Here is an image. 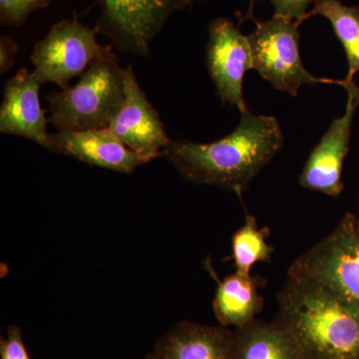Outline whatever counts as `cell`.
Wrapping results in <instances>:
<instances>
[{
	"mask_svg": "<svg viewBox=\"0 0 359 359\" xmlns=\"http://www.w3.org/2000/svg\"><path fill=\"white\" fill-rule=\"evenodd\" d=\"M241 114L235 131L221 140L171 141L164 156L188 181L233 191L242 199L252 180L282 148L283 135L275 117L250 110Z\"/></svg>",
	"mask_w": 359,
	"mask_h": 359,
	"instance_id": "obj_1",
	"label": "cell"
},
{
	"mask_svg": "<svg viewBox=\"0 0 359 359\" xmlns=\"http://www.w3.org/2000/svg\"><path fill=\"white\" fill-rule=\"evenodd\" d=\"M275 323L304 359H359V306L325 285L290 276L278 294Z\"/></svg>",
	"mask_w": 359,
	"mask_h": 359,
	"instance_id": "obj_2",
	"label": "cell"
},
{
	"mask_svg": "<svg viewBox=\"0 0 359 359\" xmlns=\"http://www.w3.org/2000/svg\"><path fill=\"white\" fill-rule=\"evenodd\" d=\"M124 98V69L114 54L105 56L74 87L48 96L49 121L62 132L107 129Z\"/></svg>",
	"mask_w": 359,
	"mask_h": 359,
	"instance_id": "obj_3",
	"label": "cell"
},
{
	"mask_svg": "<svg viewBox=\"0 0 359 359\" xmlns=\"http://www.w3.org/2000/svg\"><path fill=\"white\" fill-rule=\"evenodd\" d=\"M287 275L325 285L359 306V222L347 212L327 237L295 259Z\"/></svg>",
	"mask_w": 359,
	"mask_h": 359,
	"instance_id": "obj_4",
	"label": "cell"
},
{
	"mask_svg": "<svg viewBox=\"0 0 359 359\" xmlns=\"http://www.w3.org/2000/svg\"><path fill=\"white\" fill-rule=\"evenodd\" d=\"M302 21L273 15L269 20H256L249 39L254 69L276 89L297 96L304 84H337V80L314 77L302 65L299 53V27Z\"/></svg>",
	"mask_w": 359,
	"mask_h": 359,
	"instance_id": "obj_5",
	"label": "cell"
},
{
	"mask_svg": "<svg viewBox=\"0 0 359 359\" xmlns=\"http://www.w3.org/2000/svg\"><path fill=\"white\" fill-rule=\"evenodd\" d=\"M96 33L77 21L56 23L32 55V73L39 83L53 82L63 90L69 88L72 78L82 76L98 59L112 55L110 48L98 43Z\"/></svg>",
	"mask_w": 359,
	"mask_h": 359,
	"instance_id": "obj_6",
	"label": "cell"
},
{
	"mask_svg": "<svg viewBox=\"0 0 359 359\" xmlns=\"http://www.w3.org/2000/svg\"><path fill=\"white\" fill-rule=\"evenodd\" d=\"M97 29L123 50L147 54L153 39L172 14L193 4L191 0H99Z\"/></svg>",
	"mask_w": 359,
	"mask_h": 359,
	"instance_id": "obj_7",
	"label": "cell"
},
{
	"mask_svg": "<svg viewBox=\"0 0 359 359\" xmlns=\"http://www.w3.org/2000/svg\"><path fill=\"white\" fill-rule=\"evenodd\" d=\"M347 92L346 113L330 124L309 155L301 175L299 185L309 190L337 197L344 191L342 167L349 150L354 115L359 105V87L353 80H337Z\"/></svg>",
	"mask_w": 359,
	"mask_h": 359,
	"instance_id": "obj_8",
	"label": "cell"
},
{
	"mask_svg": "<svg viewBox=\"0 0 359 359\" xmlns=\"http://www.w3.org/2000/svg\"><path fill=\"white\" fill-rule=\"evenodd\" d=\"M209 34L207 65L217 94L224 103L244 113L249 109L243 95V81L245 72L254 68L249 39L233 21L224 18L212 21Z\"/></svg>",
	"mask_w": 359,
	"mask_h": 359,
	"instance_id": "obj_9",
	"label": "cell"
},
{
	"mask_svg": "<svg viewBox=\"0 0 359 359\" xmlns=\"http://www.w3.org/2000/svg\"><path fill=\"white\" fill-rule=\"evenodd\" d=\"M125 98L108 129L127 148L149 161L165 155L171 143L157 111L139 86L133 67L124 69Z\"/></svg>",
	"mask_w": 359,
	"mask_h": 359,
	"instance_id": "obj_10",
	"label": "cell"
},
{
	"mask_svg": "<svg viewBox=\"0 0 359 359\" xmlns=\"http://www.w3.org/2000/svg\"><path fill=\"white\" fill-rule=\"evenodd\" d=\"M53 152L70 156L94 166L118 173L131 174L136 168L150 162L118 140L109 129L50 134Z\"/></svg>",
	"mask_w": 359,
	"mask_h": 359,
	"instance_id": "obj_11",
	"label": "cell"
},
{
	"mask_svg": "<svg viewBox=\"0 0 359 359\" xmlns=\"http://www.w3.org/2000/svg\"><path fill=\"white\" fill-rule=\"evenodd\" d=\"M39 80L26 69L18 71L6 83L0 108V131L25 137L50 149V134L40 107Z\"/></svg>",
	"mask_w": 359,
	"mask_h": 359,
	"instance_id": "obj_12",
	"label": "cell"
},
{
	"mask_svg": "<svg viewBox=\"0 0 359 359\" xmlns=\"http://www.w3.org/2000/svg\"><path fill=\"white\" fill-rule=\"evenodd\" d=\"M235 334L226 327L184 320L156 344L158 359H233Z\"/></svg>",
	"mask_w": 359,
	"mask_h": 359,
	"instance_id": "obj_13",
	"label": "cell"
},
{
	"mask_svg": "<svg viewBox=\"0 0 359 359\" xmlns=\"http://www.w3.org/2000/svg\"><path fill=\"white\" fill-rule=\"evenodd\" d=\"M263 278L236 273L219 282L212 302L214 313L223 327L241 328L256 320L264 308L259 294Z\"/></svg>",
	"mask_w": 359,
	"mask_h": 359,
	"instance_id": "obj_14",
	"label": "cell"
},
{
	"mask_svg": "<svg viewBox=\"0 0 359 359\" xmlns=\"http://www.w3.org/2000/svg\"><path fill=\"white\" fill-rule=\"evenodd\" d=\"M233 359H304L297 341L276 323L254 320L235 332Z\"/></svg>",
	"mask_w": 359,
	"mask_h": 359,
	"instance_id": "obj_15",
	"label": "cell"
},
{
	"mask_svg": "<svg viewBox=\"0 0 359 359\" xmlns=\"http://www.w3.org/2000/svg\"><path fill=\"white\" fill-rule=\"evenodd\" d=\"M309 15L327 18L346 51L348 72L346 79L353 80L359 72V6H347L339 0H316Z\"/></svg>",
	"mask_w": 359,
	"mask_h": 359,
	"instance_id": "obj_16",
	"label": "cell"
},
{
	"mask_svg": "<svg viewBox=\"0 0 359 359\" xmlns=\"http://www.w3.org/2000/svg\"><path fill=\"white\" fill-rule=\"evenodd\" d=\"M269 236V228L259 229L256 218L247 215L245 224L231 238V257L236 273L249 276L255 264L271 259L273 248L266 243Z\"/></svg>",
	"mask_w": 359,
	"mask_h": 359,
	"instance_id": "obj_17",
	"label": "cell"
},
{
	"mask_svg": "<svg viewBox=\"0 0 359 359\" xmlns=\"http://www.w3.org/2000/svg\"><path fill=\"white\" fill-rule=\"evenodd\" d=\"M51 0H0L2 25L20 26L32 11L45 8Z\"/></svg>",
	"mask_w": 359,
	"mask_h": 359,
	"instance_id": "obj_18",
	"label": "cell"
},
{
	"mask_svg": "<svg viewBox=\"0 0 359 359\" xmlns=\"http://www.w3.org/2000/svg\"><path fill=\"white\" fill-rule=\"evenodd\" d=\"M0 356L1 359H29L18 325H11L6 337L0 339Z\"/></svg>",
	"mask_w": 359,
	"mask_h": 359,
	"instance_id": "obj_19",
	"label": "cell"
},
{
	"mask_svg": "<svg viewBox=\"0 0 359 359\" xmlns=\"http://www.w3.org/2000/svg\"><path fill=\"white\" fill-rule=\"evenodd\" d=\"M275 7V15L287 20L302 21L311 18L308 8L316 0H269Z\"/></svg>",
	"mask_w": 359,
	"mask_h": 359,
	"instance_id": "obj_20",
	"label": "cell"
},
{
	"mask_svg": "<svg viewBox=\"0 0 359 359\" xmlns=\"http://www.w3.org/2000/svg\"><path fill=\"white\" fill-rule=\"evenodd\" d=\"M18 51V45L8 36H2L0 40V66L1 72H6L13 65L14 56Z\"/></svg>",
	"mask_w": 359,
	"mask_h": 359,
	"instance_id": "obj_21",
	"label": "cell"
},
{
	"mask_svg": "<svg viewBox=\"0 0 359 359\" xmlns=\"http://www.w3.org/2000/svg\"><path fill=\"white\" fill-rule=\"evenodd\" d=\"M191 1H194V0H191ZM255 1L256 0H250V6L249 11H248L247 16L245 18H249V20H254V16H252V11H254V6Z\"/></svg>",
	"mask_w": 359,
	"mask_h": 359,
	"instance_id": "obj_22",
	"label": "cell"
},
{
	"mask_svg": "<svg viewBox=\"0 0 359 359\" xmlns=\"http://www.w3.org/2000/svg\"><path fill=\"white\" fill-rule=\"evenodd\" d=\"M145 359H158V358H156V355L154 353H151V354H149L147 358H146Z\"/></svg>",
	"mask_w": 359,
	"mask_h": 359,
	"instance_id": "obj_23",
	"label": "cell"
},
{
	"mask_svg": "<svg viewBox=\"0 0 359 359\" xmlns=\"http://www.w3.org/2000/svg\"><path fill=\"white\" fill-rule=\"evenodd\" d=\"M358 222H359V217H358Z\"/></svg>",
	"mask_w": 359,
	"mask_h": 359,
	"instance_id": "obj_24",
	"label": "cell"
}]
</instances>
